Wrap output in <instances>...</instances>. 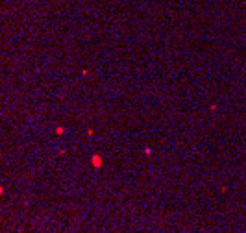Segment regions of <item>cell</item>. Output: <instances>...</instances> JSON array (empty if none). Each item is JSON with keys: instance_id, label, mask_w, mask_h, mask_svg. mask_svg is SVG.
<instances>
[{"instance_id": "6da1fadb", "label": "cell", "mask_w": 246, "mask_h": 233, "mask_svg": "<svg viewBox=\"0 0 246 233\" xmlns=\"http://www.w3.org/2000/svg\"><path fill=\"white\" fill-rule=\"evenodd\" d=\"M93 163H95V167H100V157H95Z\"/></svg>"}]
</instances>
